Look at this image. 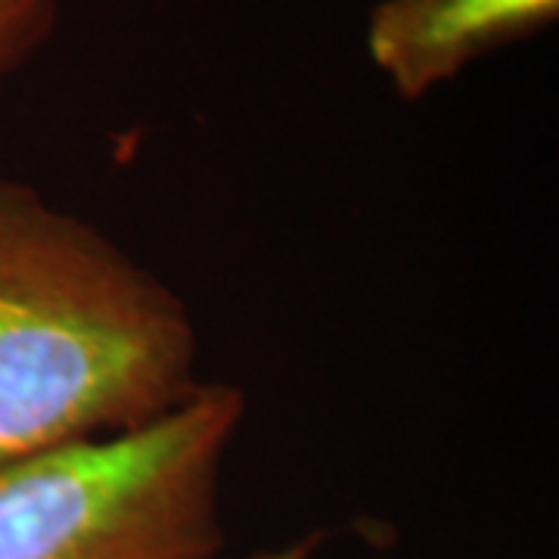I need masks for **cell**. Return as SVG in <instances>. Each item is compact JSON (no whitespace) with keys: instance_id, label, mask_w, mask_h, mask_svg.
<instances>
[{"instance_id":"6da1fadb","label":"cell","mask_w":559,"mask_h":559,"mask_svg":"<svg viewBox=\"0 0 559 559\" xmlns=\"http://www.w3.org/2000/svg\"><path fill=\"white\" fill-rule=\"evenodd\" d=\"M178 289L94 221L0 178V466L109 439L197 395Z\"/></svg>"},{"instance_id":"7a4b0ae2","label":"cell","mask_w":559,"mask_h":559,"mask_svg":"<svg viewBox=\"0 0 559 559\" xmlns=\"http://www.w3.org/2000/svg\"><path fill=\"white\" fill-rule=\"evenodd\" d=\"M240 385L202 382L171 414L0 466V559H218Z\"/></svg>"},{"instance_id":"3957f363","label":"cell","mask_w":559,"mask_h":559,"mask_svg":"<svg viewBox=\"0 0 559 559\" xmlns=\"http://www.w3.org/2000/svg\"><path fill=\"white\" fill-rule=\"evenodd\" d=\"M559 0H380L367 57L399 100H426L473 62L547 32Z\"/></svg>"},{"instance_id":"277c9868","label":"cell","mask_w":559,"mask_h":559,"mask_svg":"<svg viewBox=\"0 0 559 559\" xmlns=\"http://www.w3.org/2000/svg\"><path fill=\"white\" fill-rule=\"evenodd\" d=\"M60 13L62 0H0V94L50 40Z\"/></svg>"},{"instance_id":"5b68a950","label":"cell","mask_w":559,"mask_h":559,"mask_svg":"<svg viewBox=\"0 0 559 559\" xmlns=\"http://www.w3.org/2000/svg\"><path fill=\"white\" fill-rule=\"evenodd\" d=\"M320 540H323V535H320V532H311V535H301V538L283 544L277 550H261V554H255V557L249 559H311L318 554Z\"/></svg>"}]
</instances>
